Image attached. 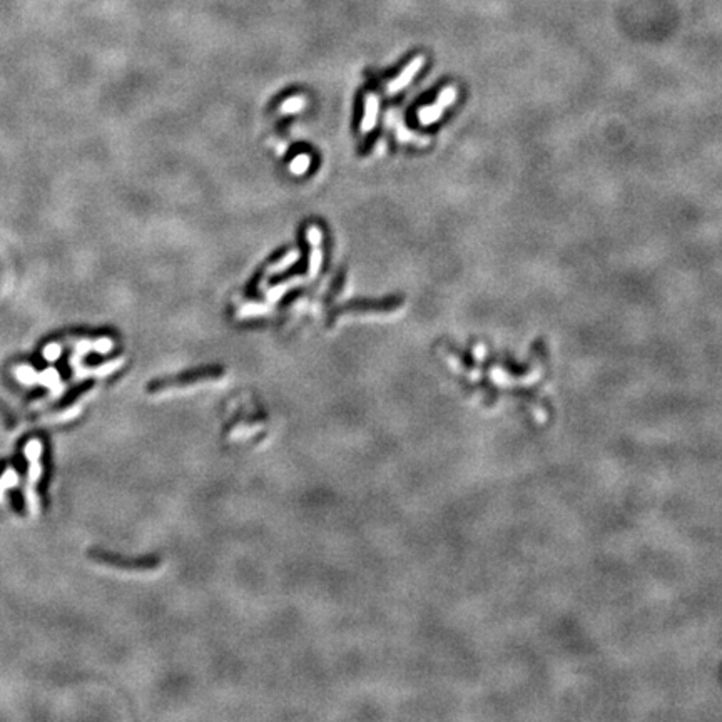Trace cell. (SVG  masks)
I'll use <instances>...</instances> for the list:
<instances>
[{
    "mask_svg": "<svg viewBox=\"0 0 722 722\" xmlns=\"http://www.w3.org/2000/svg\"><path fill=\"white\" fill-rule=\"evenodd\" d=\"M91 557L99 564L109 565L112 569L124 570V572H156L161 567V562L156 557H142V558H126L119 556H112L108 552H99V550H94L91 552Z\"/></svg>",
    "mask_w": 722,
    "mask_h": 722,
    "instance_id": "obj_1",
    "label": "cell"
},
{
    "mask_svg": "<svg viewBox=\"0 0 722 722\" xmlns=\"http://www.w3.org/2000/svg\"><path fill=\"white\" fill-rule=\"evenodd\" d=\"M223 377V370L218 366H207V368H199L189 373H182L181 377L171 378V380H161L151 385V391H167V390H184L187 386L199 385V383L214 381Z\"/></svg>",
    "mask_w": 722,
    "mask_h": 722,
    "instance_id": "obj_2",
    "label": "cell"
},
{
    "mask_svg": "<svg viewBox=\"0 0 722 722\" xmlns=\"http://www.w3.org/2000/svg\"><path fill=\"white\" fill-rule=\"evenodd\" d=\"M456 97H458V91H456V87H454V85H447V87L440 92V97L436 99L435 104L420 109L418 111L420 122H422L423 126L433 124V122H436L440 117H442L445 109H447L448 105L454 104V102L456 101Z\"/></svg>",
    "mask_w": 722,
    "mask_h": 722,
    "instance_id": "obj_3",
    "label": "cell"
},
{
    "mask_svg": "<svg viewBox=\"0 0 722 722\" xmlns=\"http://www.w3.org/2000/svg\"><path fill=\"white\" fill-rule=\"evenodd\" d=\"M423 62H425V59H423L422 55L411 59L410 62L406 64V67L403 69V71L399 72V74L388 84L386 91H388L390 94H397L398 91H402V89H405L406 85L411 83V79L418 74L420 69L423 67Z\"/></svg>",
    "mask_w": 722,
    "mask_h": 722,
    "instance_id": "obj_4",
    "label": "cell"
},
{
    "mask_svg": "<svg viewBox=\"0 0 722 722\" xmlns=\"http://www.w3.org/2000/svg\"><path fill=\"white\" fill-rule=\"evenodd\" d=\"M378 105H380L378 97L375 96V94H368L365 99V116H363V121H361L363 132H370V130L375 128V124H377Z\"/></svg>",
    "mask_w": 722,
    "mask_h": 722,
    "instance_id": "obj_5",
    "label": "cell"
},
{
    "mask_svg": "<svg viewBox=\"0 0 722 722\" xmlns=\"http://www.w3.org/2000/svg\"><path fill=\"white\" fill-rule=\"evenodd\" d=\"M300 256H301V255H300V251H298V250L289 251L288 255L284 256V258H281V259L278 261V263L273 264L271 269H269V273H281V271H286L288 268H291L293 264H295V263H298V261H300Z\"/></svg>",
    "mask_w": 722,
    "mask_h": 722,
    "instance_id": "obj_6",
    "label": "cell"
},
{
    "mask_svg": "<svg viewBox=\"0 0 722 722\" xmlns=\"http://www.w3.org/2000/svg\"><path fill=\"white\" fill-rule=\"evenodd\" d=\"M306 104V99L304 97L301 96H295V97H289V99H286L281 104L280 108V112L281 114H295V112H300L301 109L304 108Z\"/></svg>",
    "mask_w": 722,
    "mask_h": 722,
    "instance_id": "obj_7",
    "label": "cell"
},
{
    "mask_svg": "<svg viewBox=\"0 0 722 722\" xmlns=\"http://www.w3.org/2000/svg\"><path fill=\"white\" fill-rule=\"evenodd\" d=\"M309 166H311V157H309L308 154H300V156H296L291 161L289 171H291L293 174H296V176H301V174H304L306 171L309 169Z\"/></svg>",
    "mask_w": 722,
    "mask_h": 722,
    "instance_id": "obj_8",
    "label": "cell"
},
{
    "mask_svg": "<svg viewBox=\"0 0 722 722\" xmlns=\"http://www.w3.org/2000/svg\"><path fill=\"white\" fill-rule=\"evenodd\" d=\"M311 258H309V276H316L320 271L321 263H323V251H321V243L311 244Z\"/></svg>",
    "mask_w": 722,
    "mask_h": 722,
    "instance_id": "obj_9",
    "label": "cell"
},
{
    "mask_svg": "<svg viewBox=\"0 0 722 722\" xmlns=\"http://www.w3.org/2000/svg\"><path fill=\"white\" fill-rule=\"evenodd\" d=\"M291 284H293V283H288V284H278V286H275L273 289H269L268 295H266V296H268V300H269V301H278L280 298L284 295V291H286V289H288L289 286H291Z\"/></svg>",
    "mask_w": 722,
    "mask_h": 722,
    "instance_id": "obj_10",
    "label": "cell"
},
{
    "mask_svg": "<svg viewBox=\"0 0 722 722\" xmlns=\"http://www.w3.org/2000/svg\"><path fill=\"white\" fill-rule=\"evenodd\" d=\"M269 308L261 304H251L248 308H244L243 311H239V316H252V315H261V313H266Z\"/></svg>",
    "mask_w": 722,
    "mask_h": 722,
    "instance_id": "obj_11",
    "label": "cell"
},
{
    "mask_svg": "<svg viewBox=\"0 0 722 722\" xmlns=\"http://www.w3.org/2000/svg\"><path fill=\"white\" fill-rule=\"evenodd\" d=\"M60 354V346L59 345H49L46 348V352H44V356L47 358L49 361H54L59 358Z\"/></svg>",
    "mask_w": 722,
    "mask_h": 722,
    "instance_id": "obj_12",
    "label": "cell"
}]
</instances>
